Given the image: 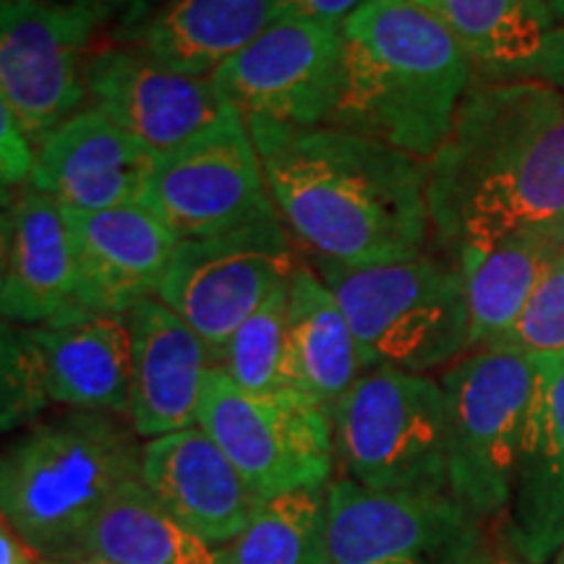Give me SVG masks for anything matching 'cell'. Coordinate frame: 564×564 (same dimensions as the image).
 I'll list each match as a JSON object with an SVG mask.
<instances>
[{"mask_svg":"<svg viewBox=\"0 0 564 564\" xmlns=\"http://www.w3.org/2000/svg\"><path fill=\"white\" fill-rule=\"evenodd\" d=\"M432 246L460 264L505 238L564 230V97L535 79L484 82L426 162Z\"/></svg>","mask_w":564,"mask_h":564,"instance_id":"1","label":"cell"},{"mask_svg":"<svg viewBox=\"0 0 564 564\" xmlns=\"http://www.w3.org/2000/svg\"><path fill=\"white\" fill-rule=\"evenodd\" d=\"M293 243L316 267H364L432 246L426 162L337 126L246 121Z\"/></svg>","mask_w":564,"mask_h":564,"instance_id":"2","label":"cell"},{"mask_svg":"<svg viewBox=\"0 0 564 564\" xmlns=\"http://www.w3.org/2000/svg\"><path fill=\"white\" fill-rule=\"evenodd\" d=\"M340 30L343 87L327 126L432 160L474 89V63L415 0H366Z\"/></svg>","mask_w":564,"mask_h":564,"instance_id":"3","label":"cell"},{"mask_svg":"<svg viewBox=\"0 0 564 564\" xmlns=\"http://www.w3.org/2000/svg\"><path fill=\"white\" fill-rule=\"evenodd\" d=\"M141 447L126 415H42L0 463L3 520L42 560L74 556L102 507L141 478Z\"/></svg>","mask_w":564,"mask_h":564,"instance_id":"4","label":"cell"},{"mask_svg":"<svg viewBox=\"0 0 564 564\" xmlns=\"http://www.w3.org/2000/svg\"><path fill=\"white\" fill-rule=\"evenodd\" d=\"M316 272L333 288L366 369L387 366L429 377L470 352L463 270L434 246L392 262Z\"/></svg>","mask_w":564,"mask_h":564,"instance_id":"5","label":"cell"},{"mask_svg":"<svg viewBox=\"0 0 564 564\" xmlns=\"http://www.w3.org/2000/svg\"><path fill=\"white\" fill-rule=\"evenodd\" d=\"M449 491L481 520L505 518L535 394L533 358L507 348L465 352L440 377Z\"/></svg>","mask_w":564,"mask_h":564,"instance_id":"6","label":"cell"},{"mask_svg":"<svg viewBox=\"0 0 564 564\" xmlns=\"http://www.w3.org/2000/svg\"><path fill=\"white\" fill-rule=\"evenodd\" d=\"M343 478L371 491H449L442 384L366 369L333 415Z\"/></svg>","mask_w":564,"mask_h":564,"instance_id":"7","label":"cell"},{"mask_svg":"<svg viewBox=\"0 0 564 564\" xmlns=\"http://www.w3.org/2000/svg\"><path fill=\"white\" fill-rule=\"evenodd\" d=\"M196 426L230 457L257 499L333 486V415L299 392L251 394L209 369Z\"/></svg>","mask_w":564,"mask_h":564,"instance_id":"8","label":"cell"},{"mask_svg":"<svg viewBox=\"0 0 564 564\" xmlns=\"http://www.w3.org/2000/svg\"><path fill=\"white\" fill-rule=\"evenodd\" d=\"M108 26L97 0H0V105L34 147L87 108L84 70Z\"/></svg>","mask_w":564,"mask_h":564,"instance_id":"9","label":"cell"},{"mask_svg":"<svg viewBox=\"0 0 564 564\" xmlns=\"http://www.w3.org/2000/svg\"><path fill=\"white\" fill-rule=\"evenodd\" d=\"M293 238L280 215L175 243L158 299L207 343L212 364L230 335L295 270Z\"/></svg>","mask_w":564,"mask_h":564,"instance_id":"10","label":"cell"},{"mask_svg":"<svg viewBox=\"0 0 564 564\" xmlns=\"http://www.w3.org/2000/svg\"><path fill=\"white\" fill-rule=\"evenodd\" d=\"M486 520L453 491H371L329 486L327 564H489Z\"/></svg>","mask_w":564,"mask_h":564,"instance_id":"11","label":"cell"},{"mask_svg":"<svg viewBox=\"0 0 564 564\" xmlns=\"http://www.w3.org/2000/svg\"><path fill=\"white\" fill-rule=\"evenodd\" d=\"M144 207L178 241L223 232L274 215L249 123L230 108L215 123L160 154Z\"/></svg>","mask_w":564,"mask_h":564,"instance_id":"12","label":"cell"},{"mask_svg":"<svg viewBox=\"0 0 564 564\" xmlns=\"http://www.w3.org/2000/svg\"><path fill=\"white\" fill-rule=\"evenodd\" d=\"M212 84L246 121L327 126L343 87L340 24L282 17L217 68Z\"/></svg>","mask_w":564,"mask_h":564,"instance_id":"13","label":"cell"},{"mask_svg":"<svg viewBox=\"0 0 564 564\" xmlns=\"http://www.w3.org/2000/svg\"><path fill=\"white\" fill-rule=\"evenodd\" d=\"M87 108L165 154L230 108L212 79L181 74L133 42L108 40L89 55Z\"/></svg>","mask_w":564,"mask_h":564,"instance_id":"14","label":"cell"},{"mask_svg":"<svg viewBox=\"0 0 564 564\" xmlns=\"http://www.w3.org/2000/svg\"><path fill=\"white\" fill-rule=\"evenodd\" d=\"M3 322L61 324L87 319L79 306V264L66 209L32 183L3 194L0 232Z\"/></svg>","mask_w":564,"mask_h":564,"instance_id":"15","label":"cell"},{"mask_svg":"<svg viewBox=\"0 0 564 564\" xmlns=\"http://www.w3.org/2000/svg\"><path fill=\"white\" fill-rule=\"evenodd\" d=\"M160 152L84 108L37 147L32 186L66 212L144 204Z\"/></svg>","mask_w":564,"mask_h":564,"instance_id":"16","label":"cell"},{"mask_svg":"<svg viewBox=\"0 0 564 564\" xmlns=\"http://www.w3.org/2000/svg\"><path fill=\"white\" fill-rule=\"evenodd\" d=\"M66 215L84 316H126L137 303L158 299L178 238L154 212L129 204Z\"/></svg>","mask_w":564,"mask_h":564,"instance_id":"17","label":"cell"},{"mask_svg":"<svg viewBox=\"0 0 564 564\" xmlns=\"http://www.w3.org/2000/svg\"><path fill=\"white\" fill-rule=\"evenodd\" d=\"M141 481L204 544L223 549L249 525L259 499L202 426L141 447Z\"/></svg>","mask_w":564,"mask_h":564,"instance_id":"18","label":"cell"},{"mask_svg":"<svg viewBox=\"0 0 564 564\" xmlns=\"http://www.w3.org/2000/svg\"><path fill=\"white\" fill-rule=\"evenodd\" d=\"M126 324L131 333L129 421L141 440L196 426L212 352L207 343L160 299L137 303Z\"/></svg>","mask_w":564,"mask_h":564,"instance_id":"19","label":"cell"},{"mask_svg":"<svg viewBox=\"0 0 564 564\" xmlns=\"http://www.w3.org/2000/svg\"><path fill=\"white\" fill-rule=\"evenodd\" d=\"M533 364L531 421L499 541L525 564H552L564 546V352Z\"/></svg>","mask_w":564,"mask_h":564,"instance_id":"20","label":"cell"},{"mask_svg":"<svg viewBox=\"0 0 564 564\" xmlns=\"http://www.w3.org/2000/svg\"><path fill=\"white\" fill-rule=\"evenodd\" d=\"M47 405L129 419L131 333L126 316L26 327Z\"/></svg>","mask_w":564,"mask_h":564,"instance_id":"21","label":"cell"},{"mask_svg":"<svg viewBox=\"0 0 564 564\" xmlns=\"http://www.w3.org/2000/svg\"><path fill=\"white\" fill-rule=\"evenodd\" d=\"M282 13V0H158L110 40L133 42L181 74L212 79Z\"/></svg>","mask_w":564,"mask_h":564,"instance_id":"22","label":"cell"},{"mask_svg":"<svg viewBox=\"0 0 564 564\" xmlns=\"http://www.w3.org/2000/svg\"><path fill=\"white\" fill-rule=\"evenodd\" d=\"M364 371L361 348L333 288L312 264L299 262L288 282V384L335 415Z\"/></svg>","mask_w":564,"mask_h":564,"instance_id":"23","label":"cell"},{"mask_svg":"<svg viewBox=\"0 0 564 564\" xmlns=\"http://www.w3.org/2000/svg\"><path fill=\"white\" fill-rule=\"evenodd\" d=\"M564 253V230H531L505 238L460 262L470 312V350L494 348L523 314L549 267Z\"/></svg>","mask_w":564,"mask_h":564,"instance_id":"24","label":"cell"},{"mask_svg":"<svg viewBox=\"0 0 564 564\" xmlns=\"http://www.w3.org/2000/svg\"><path fill=\"white\" fill-rule=\"evenodd\" d=\"M489 82L520 79L554 30L544 0H415Z\"/></svg>","mask_w":564,"mask_h":564,"instance_id":"25","label":"cell"},{"mask_svg":"<svg viewBox=\"0 0 564 564\" xmlns=\"http://www.w3.org/2000/svg\"><path fill=\"white\" fill-rule=\"evenodd\" d=\"M108 564H217L220 549L188 533L144 481L126 484L84 533L79 552Z\"/></svg>","mask_w":564,"mask_h":564,"instance_id":"26","label":"cell"},{"mask_svg":"<svg viewBox=\"0 0 564 564\" xmlns=\"http://www.w3.org/2000/svg\"><path fill=\"white\" fill-rule=\"evenodd\" d=\"M329 486L259 499L249 525L217 564H327Z\"/></svg>","mask_w":564,"mask_h":564,"instance_id":"27","label":"cell"},{"mask_svg":"<svg viewBox=\"0 0 564 564\" xmlns=\"http://www.w3.org/2000/svg\"><path fill=\"white\" fill-rule=\"evenodd\" d=\"M285 343L288 285H282L230 335L215 356V369L251 394L293 392L285 377Z\"/></svg>","mask_w":564,"mask_h":564,"instance_id":"28","label":"cell"},{"mask_svg":"<svg viewBox=\"0 0 564 564\" xmlns=\"http://www.w3.org/2000/svg\"><path fill=\"white\" fill-rule=\"evenodd\" d=\"M494 348L518 350L528 358L564 352V253L549 267L523 314Z\"/></svg>","mask_w":564,"mask_h":564,"instance_id":"29","label":"cell"},{"mask_svg":"<svg viewBox=\"0 0 564 564\" xmlns=\"http://www.w3.org/2000/svg\"><path fill=\"white\" fill-rule=\"evenodd\" d=\"M51 411L26 324L3 322V432L30 426Z\"/></svg>","mask_w":564,"mask_h":564,"instance_id":"30","label":"cell"},{"mask_svg":"<svg viewBox=\"0 0 564 564\" xmlns=\"http://www.w3.org/2000/svg\"><path fill=\"white\" fill-rule=\"evenodd\" d=\"M37 147L32 144L24 129H21L11 110L0 105V178H3V194L32 183Z\"/></svg>","mask_w":564,"mask_h":564,"instance_id":"31","label":"cell"},{"mask_svg":"<svg viewBox=\"0 0 564 564\" xmlns=\"http://www.w3.org/2000/svg\"><path fill=\"white\" fill-rule=\"evenodd\" d=\"M520 79L544 82L564 97V24L554 26L544 42V47H541V53L520 74Z\"/></svg>","mask_w":564,"mask_h":564,"instance_id":"32","label":"cell"},{"mask_svg":"<svg viewBox=\"0 0 564 564\" xmlns=\"http://www.w3.org/2000/svg\"><path fill=\"white\" fill-rule=\"evenodd\" d=\"M364 3L366 0H282L280 19H319L333 21V24H343V21Z\"/></svg>","mask_w":564,"mask_h":564,"instance_id":"33","label":"cell"},{"mask_svg":"<svg viewBox=\"0 0 564 564\" xmlns=\"http://www.w3.org/2000/svg\"><path fill=\"white\" fill-rule=\"evenodd\" d=\"M97 3L108 13L110 37H116V34L129 30L131 24H137L158 0H97Z\"/></svg>","mask_w":564,"mask_h":564,"instance_id":"34","label":"cell"},{"mask_svg":"<svg viewBox=\"0 0 564 564\" xmlns=\"http://www.w3.org/2000/svg\"><path fill=\"white\" fill-rule=\"evenodd\" d=\"M42 556L13 528L0 525V564H40Z\"/></svg>","mask_w":564,"mask_h":564,"instance_id":"35","label":"cell"},{"mask_svg":"<svg viewBox=\"0 0 564 564\" xmlns=\"http://www.w3.org/2000/svg\"><path fill=\"white\" fill-rule=\"evenodd\" d=\"M489 564H525V562L520 560L518 554H512L510 546H505L502 541H499V546L494 549V556H491Z\"/></svg>","mask_w":564,"mask_h":564,"instance_id":"36","label":"cell"},{"mask_svg":"<svg viewBox=\"0 0 564 564\" xmlns=\"http://www.w3.org/2000/svg\"><path fill=\"white\" fill-rule=\"evenodd\" d=\"M40 564H108V562L97 560V556H89V554H74V556H58V560H42Z\"/></svg>","mask_w":564,"mask_h":564,"instance_id":"37","label":"cell"},{"mask_svg":"<svg viewBox=\"0 0 564 564\" xmlns=\"http://www.w3.org/2000/svg\"><path fill=\"white\" fill-rule=\"evenodd\" d=\"M549 6V11H552V19L554 24H564V0H544Z\"/></svg>","mask_w":564,"mask_h":564,"instance_id":"38","label":"cell"},{"mask_svg":"<svg viewBox=\"0 0 564 564\" xmlns=\"http://www.w3.org/2000/svg\"><path fill=\"white\" fill-rule=\"evenodd\" d=\"M552 564H564V546H562V552L554 556V562Z\"/></svg>","mask_w":564,"mask_h":564,"instance_id":"39","label":"cell"}]
</instances>
